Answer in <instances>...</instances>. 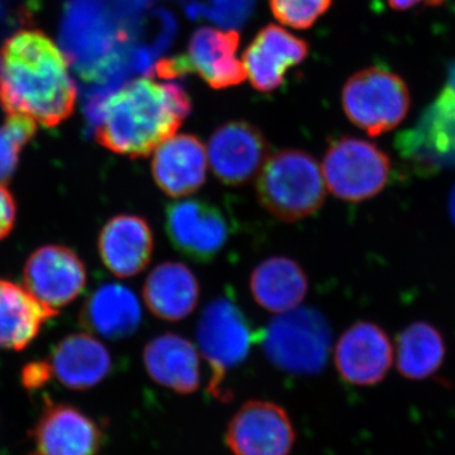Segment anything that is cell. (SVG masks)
I'll use <instances>...</instances> for the list:
<instances>
[{
    "mask_svg": "<svg viewBox=\"0 0 455 455\" xmlns=\"http://www.w3.org/2000/svg\"><path fill=\"white\" fill-rule=\"evenodd\" d=\"M80 322L86 331L106 339H125L140 328L142 307L130 287L112 283L101 284L84 304Z\"/></svg>",
    "mask_w": 455,
    "mask_h": 455,
    "instance_id": "obj_21",
    "label": "cell"
},
{
    "mask_svg": "<svg viewBox=\"0 0 455 455\" xmlns=\"http://www.w3.org/2000/svg\"><path fill=\"white\" fill-rule=\"evenodd\" d=\"M396 147L419 172L455 169V89L445 86L414 127L397 137Z\"/></svg>",
    "mask_w": 455,
    "mask_h": 455,
    "instance_id": "obj_9",
    "label": "cell"
},
{
    "mask_svg": "<svg viewBox=\"0 0 455 455\" xmlns=\"http://www.w3.org/2000/svg\"><path fill=\"white\" fill-rule=\"evenodd\" d=\"M64 44L84 73H94L110 42L97 0H71L64 22Z\"/></svg>",
    "mask_w": 455,
    "mask_h": 455,
    "instance_id": "obj_25",
    "label": "cell"
},
{
    "mask_svg": "<svg viewBox=\"0 0 455 455\" xmlns=\"http://www.w3.org/2000/svg\"><path fill=\"white\" fill-rule=\"evenodd\" d=\"M333 0H269L278 22L295 29H307L324 16Z\"/></svg>",
    "mask_w": 455,
    "mask_h": 455,
    "instance_id": "obj_28",
    "label": "cell"
},
{
    "mask_svg": "<svg viewBox=\"0 0 455 455\" xmlns=\"http://www.w3.org/2000/svg\"><path fill=\"white\" fill-rule=\"evenodd\" d=\"M196 340L211 367L209 394L220 401L229 400L228 374L244 363L259 333L235 299L220 296L204 307L196 325Z\"/></svg>",
    "mask_w": 455,
    "mask_h": 455,
    "instance_id": "obj_4",
    "label": "cell"
},
{
    "mask_svg": "<svg viewBox=\"0 0 455 455\" xmlns=\"http://www.w3.org/2000/svg\"><path fill=\"white\" fill-rule=\"evenodd\" d=\"M322 171L326 188L338 199L361 203L379 196L386 188L391 160L373 143L344 136L326 149Z\"/></svg>",
    "mask_w": 455,
    "mask_h": 455,
    "instance_id": "obj_6",
    "label": "cell"
},
{
    "mask_svg": "<svg viewBox=\"0 0 455 455\" xmlns=\"http://www.w3.org/2000/svg\"><path fill=\"white\" fill-rule=\"evenodd\" d=\"M50 379L51 374L46 361L32 362L23 370V385L29 390H37V388L46 385Z\"/></svg>",
    "mask_w": 455,
    "mask_h": 455,
    "instance_id": "obj_30",
    "label": "cell"
},
{
    "mask_svg": "<svg viewBox=\"0 0 455 455\" xmlns=\"http://www.w3.org/2000/svg\"><path fill=\"white\" fill-rule=\"evenodd\" d=\"M421 2H429L431 4H436L440 0H388L391 7L397 9V11H405V9L414 7V5Z\"/></svg>",
    "mask_w": 455,
    "mask_h": 455,
    "instance_id": "obj_31",
    "label": "cell"
},
{
    "mask_svg": "<svg viewBox=\"0 0 455 455\" xmlns=\"http://www.w3.org/2000/svg\"><path fill=\"white\" fill-rule=\"evenodd\" d=\"M296 433L283 407L269 401L245 403L228 425L226 442L235 455H290Z\"/></svg>",
    "mask_w": 455,
    "mask_h": 455,
    "instance_id": "obj_10",
    "label": "cell"
},
{
    "mask_svg": "<svg viewBox=\"0 0 455 455\" xmlns=\"http://www.w3.org/2000/svg\"><path fill=\"white\" fill-rule=\"evenodd\" d=\"M164 229L176 251L199 263L217 259L233 233L226 212L203 199L170 203L164 211Z\"/></svg>",
    "mask_w": 455,
    "mask_h": 455,
    "instance_id": "obj_8",
    "label": "cell"
},
{
    "mask_svg": "<svg viewBox=\"0 0 455 455\" xmlns=\"http://www.w3.org/2000/svg\"><path fill=\"white\" fill-rule=\"evenodd\" d=\"M449 211H451V220L455 224V185L451 193V199H449Z\"/></svg>",
    "mask_w": 455,
    "mask_h": 455,
    "instance_id": "obj_32",
    "label": "cell"
},
{
    "mask_svg": "<svg viewBox=\"0 0 455 455\" xmlns=\"http://www.w3.org/2000/svg\"><path fill=\"white\" fill-rule=\"evenodd\" d=\"M341 103L353 124L377 137L395 130L405 119L410 92L396 74L370 68L350 77L341 92Z\"/></svg>",
    "mask_w": 455,
    "mask_h": 455,
    "instance_id": "obj_7",
    "label": "cell"
},
{
    "mask_svg": "<svg viewBox=\"0 0 455 455\" xmlns=\"http://www.w3.org/2000/svg\"><path fill=\"white\" fill-rule=\"evenodd\" d=\"M154 248V232L140 215H116L101 228L98 238L104 266L119 278L140 274L151 262Z\"/></svg>",
    "mask_w": 455,
    "mask_h": 455,
    "instance_id": "obj_17",
    "label": "cell"
},
{
    "mask_svg": "<svg viewBox=\"0 0 455 455\" xmlns=\"http://www.w3.org/2000/svg\"><path fill=\"white\" fill-rule=\"evenodd\" d=\"M199 298L200 283L196 275L179 262L156 266L143 286L147 307L166 322L187 319L196 310Z\"/></svg>",
    "mask_w": 455,
    "mask_h": 455,
    "instance_id": "obj_22",
    "label": "cell"
},
{
    "mask_svg": "<svg viewBox=\"0 0 455 455\" xmlns=\"http://www.w3.org/2000/svg\"><path fill=\"white\" fill-rule=\"evenodd\" d=\"M250 289L254 301L272 314L296 309L309 291V278L296 260L269 257L253 269Z\"/></svg>",
    "mask_w": 455,
    "mask_h": 455,
    "instance_id": "obj_23",
    "label": "cell"
},
{
    "mask_svg": "<svg viewBox=\"0 0 455 455\" xmlns=\"http://www.w3.org/2000/svg\"><path fill=\"white\" fill-rule=\"evenodd\" d=\"M334 362L344 381L373 386L381 382L390 371L394 348L381 326L359 322L349 326L337 341Z\"/></svg>",
    "mask_w": 455,
    "mask_h": 455,
    "instance_id": "obj_14",
    "label": "cell"
},
{
    "mask_svg": "<svg viewBox=\"0 0 455 455\" xmlns=\"http://www.w3.org/2000/svg\"><path fill=\"white\" fill-rule=\"evenodd\" d=\"M444 358L445 341L438 329L429 323H414L397 337V370L406 379H425L433 376Z\"/></svg>",
    "mask_w": 455,
    "mask_h": 455,
    "instance_id": "obj_26",
    "label": "cell"
},
{
    "mask_svg": "<svg viewBox=\"0 0 455 455\" xmlns=\"http://www.w3.org/2000/svg\"><path fill=\"white\" fill-rule=\"evenodd\" d=\"M76 95L68 59L44 32L14 33L0 47V106L8 114L56 127L73 114Z\"/></svg>",
    "mask_w": 455,
    "mask_h": 455,
    "instance_id": "obj_1",
    "label": "cell"
},
{
    "mask_svg": "<svg viewBox=\"0 0 455 455\" xmlns=\"http://www.w3.org/2000/svg\"><path fill=\"white\" fill-rule=\"evenodd\" d=\"M190 112V98L179 84L142 77L107 99L95 139L114 154L147 157L178 132Z\"/></svg>",
    "mask_w": 455,
    "mask_h": 455,
    "instance_id": "obj_2",
    "label": "cell"
},
{
    "mask_svg": "<svg viewBox=\"0 0 455 455\" xmlns=\"http://www.w3.org/2000/svg\"><path fill=\"white\" fill-rule=\"evenodd\" d=\"M263 352L278 370L313 376L324 370L331 347V329L320 311L296 307L278 314L259 334Z\"/></svg>",
    "mask_w": 455,
    "mask_h": 455,
    "instance_id": "obj_5",
    "label": "cell"
},
{
    "mask_svg": "<svg viewBox=\"0 0 455 455\" xmlns=\"http://www.w3.org/2000/svg\"><path fill=\"white\" fill-rule=\"evenodd\" d=\"M238 32L202 27L191 36L188 57V70L196 71L212 89L232 88L243 83V62L238 59Z\"/></svg>",
    "mask_w": 455,
    "mask_h": 455,
    "instance_id": "obj_19",
    "label": "cell"
},
{
    "mask_svg": "<svg viewBox=\"0 0 455 455\" xmlns=\"http://www.w3.org/2000/svg\"><path fill=\"white\" fill-rule=\"evenodd\" d=\"M326 185L315 158L299 149L268 156L257 176L260 205L278 220H307L324 204Z\"/></svg>",
    "mask_w": 455,
    "mask_h": 455,
    "instance_id": "obj_3",
    "label": "cell"
},
{
    "mask_svg": "<svg viewBox=\"0 0 455 455\" xmlns=\"http://www.w3.org/2000/svg\"><path fill=\"white\" fill-rule=\"evenodd\" d=\"M17 205L5 185L0 182V241L7 238L16 224Z\"/></svg>",
    "mask_w": 455,
    "mask_h": 455,
    "instance_id": "obj_29",
    "label": "cell"
},
{
    "mask_svg": "<svg viewBox=\"0 0 455 455\" xmlns=\"http://www.w3.org/2000/svg\"><path fill=\"white\" fill-rule=\"evenodd\" d=\"M309 55V44L275 25L260 29L244 51L245 74L254 89L274 92L284 82L287 71Z\"/></svg>",
    "mask_w": 455,
    "mask_h": 455,
    "instance_id": "obj_15",
    "label": "cell"
},
{
    "mask_svg": "<svg viewBox=\"0 0 455 455\" xmlns=\"http://www.w3.org/2000/svg\"><path fill=\"white\" fill-rule=\"evenodd\" d=\"M32 440L33 455H98L104 433L82 410L47 398Z\"/></svg>",
    "mask_w": 455,
    "mask_h": 455,
    "instance_id": "obj_13",
    "label": "cell"
},
{
    "mask_svg": "<svg viewBox=\"0 0 455 455\" xmlns=\"http://www.w3.org/2000/svg\"><path fill=\"white\" fill-rule=\"evenodd\" d=\"M25 287L42 304L59 311L73 302L86 286L82 259L64 245H44L27 259Z\"/></svg>",
    "mask_w": 455,
    "mask_h": 455,
    "instance_id": "obj_12",
    "label": "cell"
},
{
    "mask_svg": "<svg viewBox=\"0 0 455 455\" xmlns=\"http://www.w3.org/2000/svg\"><path fill=\"white\" fill-rule=\"evenodd\" d=\"M154 154L152 176L166 196L187 197L205 184L208 154L202 140L193 134H173Z\"/></svg>",
    "mask_w": 455,
    "mask_h": 455,
    "instance_id": "obj_16",
    "label": "cell"
},
{
    "mask_svg": "<svg viewBox=\"0 0 455 455\" xmlns=\"http://www.w3.org/2000/svg\"><path fill=\"white\" fill-rule=\"evenodd\" d=\"M57 314L26 287L0 278V349H25Z\"/></svg>",
    "mask_w": 455,
    "mask_h": 455,
    "instance_id": "obj_24",
    "label": "cell"
},
{
    "mask_svg": "<svg viewBox=\"0 0 455 455\" xmlns=\"http://www.w3.org/2000/svg\"><path fill=\"white\" fill-rule=\"evenodd\" d=\"M51 379L70 390L85 391L104 381L112 371L109 350L94 335H68L46 361Z\"/></svg>",
    "mask_w": 455,
    "mask_h": 455,
    "instance_id": "obj_18",
    "label": "cell"
},
{
    "mask_svg": "<svg viewBox=\"0 0 455 455\" xmlns=\"http://www.w3.org/2000/svg\"><path fill=\"white\" fill-rule=\"evenodd\" d=\"M37 125L33 119L20 114H8L0 127V181H8L16 172L23 147L35 137Z\"/></svg>",
    "mask_w": 455,
    "mask_h": 455,
    "instance_id": "obj_27",
    "label": "cell"
},
{
    "mask_svg": "<svg viewBox=\"0 0 455 455\" xmlns=\"http://www.w3.org/2000/svg\"><path fill=\"white\" fill-rule=\"evenodd\" d=\"M269 145L251 123L228 122L209 140L208 163L221 184L242 187L259 175L268 158Z\"/></svg>",
    "mask_w": 455,
    "mask_h": 455,
    "instance_id": "obj_11",
    "label": "cell"
},
{
    "mask_svg": "<svg viewBox=\"0 0 455 455\" xmlns=\"http://www.w3.org/2000/svg\"><path fill=\"white\" fill-rule=\"evenodd\" d=\"M448 85L451 86V88L455 89V65H454V68H451V76H449Z\"/></svg>",
    "mask_w": 455,
    "mask_h": 455,
    "instance_id": "obj_33",
    "label": "cell"
},
{
    "mask_svg": "<svg viewBox=\"0 0 455 455\" xmlns=\"http://www.w3.org/2000/svg\"><path fill=\"white\" fill-rule=\"evenodd\" d=\"M143 363L157 385L179 395H191L200 386L199 353L187 338L166 333L149 340Z\"/></svg>",
    "mask_w": 455,
    "mask_h": 455,
    "instance_id": "obj_20",
    "label": "cell"
}]
</instances>
